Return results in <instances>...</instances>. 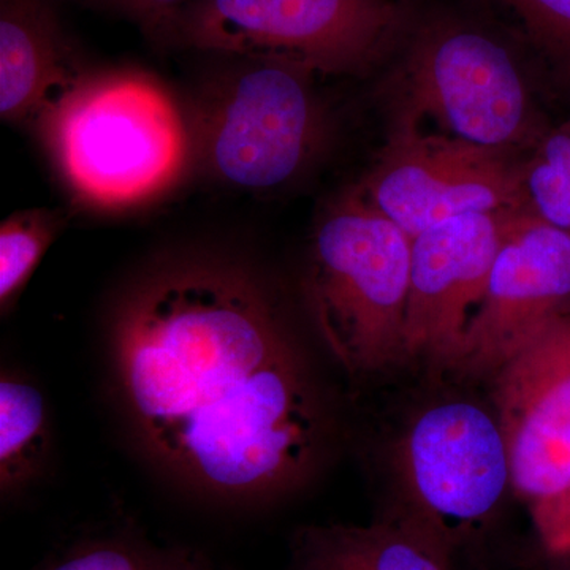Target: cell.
<instances>
[{
	"mask_svg": "<svg viewBox=\"0 0 570 570\" xmlns=\"http://www.w3.org/2000/svg\"><path fill=\"white\" fill-rule=\"evenodd\" d=\"M115 348L142 441L202 489L262 498L313 463L316 396L246 276L189 265L154 277L124 306Z\"/></svg>",
	"mask_w": 570,
	"mask_h": 570,
	"instance_id": "obj_1",
	"label": "cell"
},
{
	"mask_svg": "<svg viewBox=\"0 0 570 570\" xmlns=\"http://www.w3.org/2000/svg\"><path fill=\"white\" fill-rule=\"evenodd\" d=\"M36 129L63 183L94 208L156 200L193 164L189 116L141 70L88 71Z\"/></svg>",
	"mask_w": 570,
	"mask_h": 570,
	"instance_id": "obj_2",
	"label": "cell"
},
{
	"mask_svg": "<svg viewBox=\"0 0 570 570\" xmlns=\"http://www.w3.org/2000/svg\"><path fill=\"white\" fill-rule=\"evenodd\" d=\"M412 238L352 193L322 217L306 294L322 340L352 376L407 362Z\"/></svg>",
	"mask_w": 570,
	"mask_h": 570,
	"instance_id": "obj_3",
	"label": "cell"
},
{
	"mask_svg": "<svg viewBox=\"0 0 570 570\" xmlns=\"http://www.w3.org/2000/svg\"><path fill=\"white\" fill-rule=\"evenodd\" d=\"M234 59L208 82L189 118L193 164L232 189H279L324 146L317 73L298 63Z\"/></svg>",
	"mask_w": 570,
	"mask_h": 570,
	"instance_id": "obj_4",
	"label": "cell"
},
{
	"mask_svg": "<svg viewBox=\"0 0 570 570\" xmlns=\"http://www.w3.org/2000/svg\"><path fill=\"white\" fill-rule=\"evenodd\" d=\"M401 26L403 10L395 0H193L168 32L225 58L351 75L376 62Z\"/></svg>",
	"mask_w": 570,
	"mask_h": 570,
	"instance_id": "obj_5",
	"label": "cell"
},
{
	"mask_svg": "<svg viewBox=\"0 0 570 570\" xmlns=\"http://www.w3.org/2000/svg\"><path fill=\"white\" fill-rule=\"evenodd\" d=\"M403 512L450 551L478 535L512 489L497 412L466 400L420 412L397 452Z\"/></svg>",
	"mask_w": 570,
	"mask_h": 570,
	"instance_id": "obj_6",
	"label": "cell"
},
{
	"mask_svg": "<svg viewBox=\"0 0 570 570\" xmlns=\"http://www.w3.org/2000/svg\"><path fill=\"white\" fill-rule=\"evenodd\" d=\"M494 409L512 490L547 546L564 550L570 510V306L498 371Z\"/></svg>",
	"mask_w": 570,
	"mask_h": 570,
	"instance_id": "obj_7",
	"label": "cell"
},
{
	"mask_svg": "<svg viewBox=\"0 0 570 570\" xmlns=\"http://www.w3.org/2000/svg\"><path fill=\"white\" fill-rule=\"evenodd\" d=\"M403 85L401 121L428 118L448 137L502 153L532 132L531 100L515 59L479 29L442 22L420 32Z\"/></svg>",
	"mask_w": 570,
	"mask_h": 570,
	"instance_id": "obj_8",
	"label": "cell"
},
{
	"mask_svg": "<svg viewBox=\"0 0 570 570\" xmlns=\"http://www.w3.org/2000/svg\"><path fill=\"white\" fill-rule=\"evenodd\" d=\"M355 193L414 238L463 214L524 209L523 165L400 121Z\"/></svg>",
	"mask_w": 570,
	"mask_h": 570,
	"instance_id": "obj_9",
	"label": "cell"
},
{
	"mask_svg": "<svg viewBox=\"0 0 570 570\" xmlns=\"http://www.w3.org/2000/svg\"><path fill=\"white\" fill-rule=\"evenodd\" d=\"M570 306V234L527 209L509 214L485 296L452 370L494 377Z\"/></svg>",
	"mask_w": 570,
	"mask_h": 570,
	"instance_id": "obj_10",
	"label": "cell"
},
{
	"mask_svg": "<svg viewBox=\"0 0 570 570\" xmlns=\"http://www.w3.org/2000/svg\"><path fill=\"white\" fill-rule=\"evenodd\" d=\"M510 213L463 214L412 238L407 360L452 370L485 296Z\"/></svg>",
	"mask_w": 570,
	"mask_h": 570,
	"instance_id": "obj_11",
	"label": "cell"
},
{
	"mask_svg": "<svg viewBox=\"0 0 570 570\" xmlns=\"http://www.w3.org/2000/svg\"><path fill=\"white\" fill-rule=\"evenodd\" d=\"M48 0H0V116L37 127L85 75Z\"/></svg>",
	"mask_w": 570,
	"mask_h": 570,
	"instance_id": "obj_12",
	"label": "cell"
},
{
	"mask_svg": "<svg viewBox=\"0 0 570 570\" xmlns=\"http://www.w3.org/2000/svg\"><path fill=\"white\" fill-rule=\"evenodd\" d=\"M450 551L403 510L370 524L305 528L292 570H452Z\"/></svg>",
	"mask_w": 570,
	"mask_h": 570,
	"instance_id": "obj_13",
	"label": "cell"
},
{
	"mask_svg": "<svg viewBox=\"0 0 570 570\" xmlns=\"http://www.w3.org/2000/svg\"><path fill=\"white\" fill-rule=\"evenodd\" d=\"M48 445L47 403L24 379H0V489L3 497L24 489L43 463Z\"/></svg>",
	"mask_w": 570,
	"mask_h": 570,
	"instance_id": "obj_14",
	"label": "cell"
},
{
	"mask_svg": "<svg viewBox=\"0 0 570 570\" xmlns=\"http://www.w3.org/2000/svg\"><path fill=\"white\" fill-rule=\"evenodd\" d=\"M39 570H214L186 547L157 546L135 532L86 538L45 562Z\"/></svg>",
	"mask_w": 570,
	"mask_h": 570,
	"instance_id": "obj_15",
	"label": "cell"
},
{
	"mask_svg": "<svg viewBox=\"0 0 570 570\" xmlns=\"http://www.w3.org/2000/svg\"><path fill=\"white\" fill-rule=\"evenodd\" d=\"M66 217L58 209L32 208L11 214L0 225V306L9 313L61 234Z\"/></svg>",
	"mask_w": 570,
	"mask_h": 570,
	"instance_id": "obj_16",
	"label": "cell"
},
{
	"mask_svg": "<svg viewBox=\"0 0 570 570\" xmlns=\"http://www.w3.org/2000/svg\"><path fill=\"white\" fill-rule=\"evenodd\" d=\"M524 209L570 234V122L540 141L523 165Z\"/></svg>",
	"mask_w": 570,
	"mask_h": 570,
	"instance_id": "obj_17",
	"label": "cell"
},
{
	"mask_svg": "<svg viewBox=\"0 0 570 570\" xmlns=\"http://www.w3.org/2000/svg\"><path fill=\"white\" fill-rule=\"evenodd\" d=\"M532 33L570 61V0H505Z\"/></svg>",
	"mask_w": 570,
	"mask_h": 570,
	"instance_id": "obj_18",
	"label": "cell"
},
{
	"mask_svg": "<svg viewBox=\"0 0 570 570\" xmlns=\"http://www.w3.org/2000/svg\"><path fill=\"white\" fill-rule=\"evenodd\" d=\"M127 11L146 28L168 31L176 14L193 0H107Z\"/></svg>",
	"mask_w": 570,
	"mask_h": 570,
	"instance_id": "obj_19",
	"label": "cell"
},
{
	"mask_svg": "<svg viewBox=\"0 0 570 570\" xmlns=\"http://www.w3.org/2000/svg\"><path fill=\"white\" fill-rule=\"evenodd\" d=\"M570 547V510H569V527H568V542H566V549Z\"/></svg>",
	"mask_w": 570,
	"mask_h": 570,
	"instance_id": "obj_20",
	"label": "cell"
}]
</instances>
